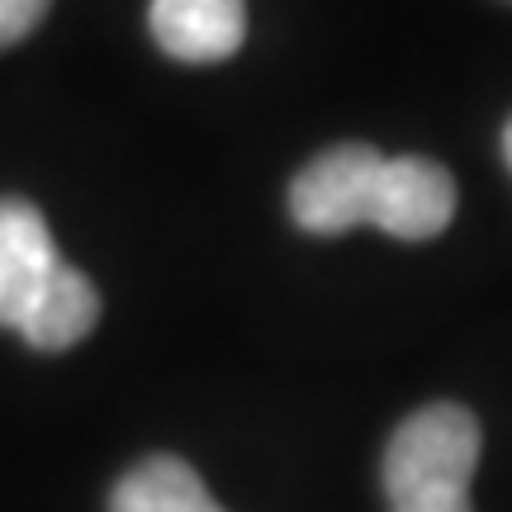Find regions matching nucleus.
<instances>
[{"mask_svg":"<svg viewBox=\"0 0 512 512\" xmlns=\"http://www.w3.org/2000/svg\"><path fill=\"white\" fill-rule=\"evenodd\" d=\"M479 418L460 403H427L394 427L384 446V494L389 503L418 489H470L479 470Z\"/></svg>","mask_w":512,"mask_h":512,"instance_id":"nucleus-1","label":"nucleus"},{"mask_svg":"<svg viewBox=\"0 0 512 512\" xmlns=\"http://www.w3.org/2000/svg\"><path fill=\"white\" fill-rule=\"evenodd\" d=\"M380 171L384 152L366 143H337L328 152H318L290 181V219L318 238H337V233L361 228L375 214Z\"/></svg>","mask_w":512,"mask_h":512,"instance_id":"nucleus-2","label":"nucleus"},{"mask_svg":"<svg viewBox=\"0 0 512 512\" xmlns=\"http://www.w3.org/2000/svg\"><path fill=\"white\" fill-rule=\"evenodd\" d=\"M456 214V181L432 157H384L370 228L399 242H427Z\"/></svg>","mask_w":512,"mask_h":512,"instance_id":"nucleus-3","label":"nucleus"},{"mask_svg":"<svg viewBox=\"0 0 512 512\" xmlns=\"http://www.w3.org/2000/svg\"><path fill=\"white\" fill-rule=\"evenodd\" d=\"M57 271L62 252L38 204L0 195V328L15 332Z\"/></svg>","mask_w":512,"mask_h":512,"instance_id":"nucleus-4","label":"nucleus"},{"mask_svg":"<svg viewBox=\"0 0 512 512\" xmlns=\"http://www.w3.org/2000/svg\"><path fill=\"white\" fill-rule=\"evenodd\" d=\"M147 29L176 62H223L247 38V0H152Z\"/></svg>","mask_w":512,"mask_h":512,"instance_id":"nucleus-5","label":"nucleus"},{"mask_svg":"<svg viewBox=\"0 0 512 512\" xmlns=\"http://www.w3.org/2000/svg\"><path fill=\"white\" fill-rule=\"evenodd\" d=\"M95 323H100V294H95L91 275L62 261V271L43 285V294L34 299V309L24 313V323L15 332L34 351H67L81 337H91Z\"/></svg>","mask_w":512,"mask_h":512,"instance_id":"nucleus-6","label":"nucleus"},{"mask_svg":"<svg viewBox=\"0 0 512 512\" xmlns=\"http://www.w3.org/2000/svg\"><path fill=\"white\" fill-rule=\"evenodd\" d=\"M110 512H228L176 456H147L114 484Z\"/></svg>","mask_w":512,"mask_h":512,"instance_id":"nucleus-7","label":"nucleus"},{"mask_svg":"<svg viewBox=\"0 0 512 512\" xmlns=\"http://www.w3.org/2000/svg\"><path fill=\"white\" fill-rule=\"evenodd\" d=\"M53 0H0V48H10L19 38H29L43 24Z\"/></svg>","mask_w":512,"mask_h":512,"instance_id":"nucleus-8","label":"nucleus"},{"mask_svg":"<svg viewBox=\"0 0 512 512\" xmlns=\"http://www.w3.org/2000/svg\"><path fill=\"white\" fill-rule=\"evenodd\" d=\"M389 512H475L470 508V489H418L389 503Z\"/></svg>","mask_w":512,"mask_h":512,"instance_id":"nucleus-9","label":"nucleus"},{"mask_svg":"<svg viewBox=\"0 0 512 512\" xmlns=\"http://www.w3.org/2000/svg\"><path fill=\"white\" fill-rule=\"evenodd\" d=\"M503 157H508V171H512V119H508V128H503Z\"/></svg>","mask_w":512,"mask_h":512,"instance_id":"nucleus-10","label":"nucleus"}]
</instances>
